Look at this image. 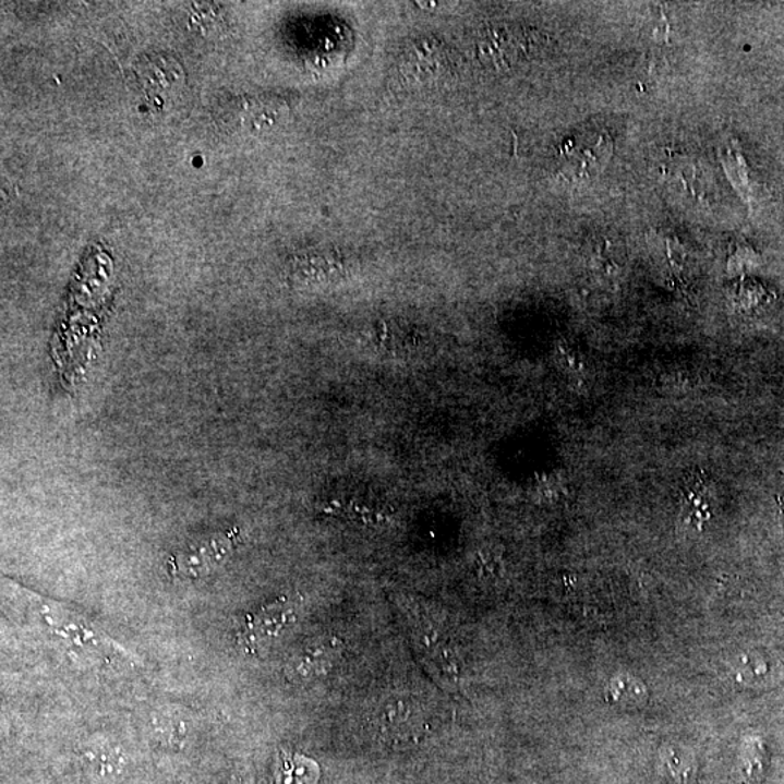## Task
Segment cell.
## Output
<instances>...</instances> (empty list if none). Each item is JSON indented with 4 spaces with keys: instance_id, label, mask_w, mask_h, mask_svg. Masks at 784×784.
I'll use <instances>...</instances> for the list:
<instances>
[{
    "instance_id": "8",
    "label": "cell",
    "mask_w": 784,
    "mask_h": 784,
    "mask_svg": "<svg viewBox=\"0 0 784 784\" xmlns=\"http://www.w3.org/2000/svg\"><path fill=\"white\" fill-rule=\"evenodd\" d=\"M341 643L337 639H319L302 648L295 660L291 661L288 674L292 678L311 680V678L326 674L333 667L340 654Z\"/></svg>"
},
{
    "instance_id": "4",
    "label": "cell",
    "mask_w": 784,
    "mask_h": 784,
    "mask_svg": "<svg viewBox=\"0 0 784 784\" xmlns=\"http://www.w3.org/2000/svg\"><path fill=\"white\" fill-rule=\"evenodd\" d=\"M233 532L195 539L170 559L172 572L183 578H201L216 571L233 551Z\"/></svg>"
},
{
    "instance_id": "14",
    "label": "cell",
    "mask_w": 784,
    "mask_h": 784,
    "mask_svg": "<svg viewBox=\"0 0 784 784\" xmlns=\"http://www.w3.org/2000/svg\"><path fill=\"white\" fill-rule=\"evenodd\" d=\"M776 505H777L779 523H781V528L784 533V497L783 496H776Z\"/></svg>"
},
{
    "instance_id": "11",
    "label": "cell",
    "mask_w": 784,
    "mask_h": 784,
    "mask_svg": "<svg viewBox=\"0 0 784 784\" xmlns=\"http://www.w3.org/2000/svg\"><path fill=\"white\" fill-rule=\"evenodd\" d=\"M279 784H314L317 781V769L311 761L300 756H282Z\"/></svg>"
},
{
    "instance_id": "10",
    "label": "cell",
    "mask_w": 784,
    "mask_h": 784,
    "mask_svg": "<svg viewBox=\"0 0 784 784\" xmlns=\"http://www.w3.org/2000/svg\"><path fill=\"white\" fill-rule=\"evenodd\" d=\"M712 516V490L707 481L695 479L683 489L680 520L686 526L703 530Z\"/></svg>"
},
{
    "instance_id": "12",
    "label": "cell",
    "mask_w": 784,
    "mask_h": 784,
    "mask_svg": "<svg viewBox=\"0 0 784 784\" xmlns=\"http://www.w3.org/2000/svg\"><path fill=\"white\" fill-rule=\"evenodd\" d=\"M86 764L89 765L92 772L99 774V776H109L121 768L122 759L120 752L111 750H94L87 752Z\"/></svg>"
},
{
    "instance_id": "13",
    "label": "cell",
    "mask_w": 784,
    "mask_h": 784,
    "mask_svg": "<svg viewBox=\"0 0 784 784\" xmlns=\"http://www.w3.org/2000/svg\"><path fill=\"white\" fill-rule=\"evenodd\" d=\"M744 664H746V668L741 670L743 680H748V678L751 680V678L764 676L769 672V665L763 660L747 659Z\"/></svg>"
},
{
    "instance_id": "7",
    "label": "cell",
    "mask_w": 784,
    "mask_h": 784,
    "mask_svg": "<svg viewBox=\"0 0 784 784\" xmlns=\"http://www.w3.org/2000/svg\"><path fill=\"white\" fill-rule=\"evenodd\" d=\"M135 74L140 85L148 98L160 99L178 92L185 82V72L181 63L172 56L156 55L144 56L135 65Z\"/></svg>"
},
{
    "instance_id": "5",
    "label": "cell",
    "mask_w": 784,
    "mask_h": 784,
    "mask_svg": "<svg viewBox=\"0 0 784 784\" xmlns=\"http://www.w3.org/2000/svg\"><path fill=\"white\" fill-rule=\"evenodd\" d=\"M227 122L243 133L261 134L284 124L288 107L272 95L242 96L229 104Z\"/></svg>"
},
{
    "instance_id": "3",
    "label": "cell",
    "mask_w": 784,
    "mask_h": 784,
    "mask_svg": "<svg viewBox=\"0 0 784 784\" xmlns=\"http://www.w3.org/2000/svg\"><path fill=\"white\" fill-rule=\"evenodd\" d=\"M612 153L613 140L606 131L581 130L560 147L564 172L574 179L593 178L606 168Z\"/></svg>"
},
{
    "instance_id": "6",
    "label": "cell",
    "mask_w": 784,
    "mask_h": 784,
    "mask_svg": "<svg viewBox=\"0 0 784 784\" xmlns=\"http://www.w3.org/2000/svg\"><path fill=\"white\" fill-rule=\"evenodd\" d=\"M297 620V606L287 599L262 607L246 616V624L240 632V642L248 651L255 652L269 646L289 625Z\"/></svg>"
},
{
    "instance_id": "1",
    "label": "cell",
    "mask_w": 784,
    "mask_h": 784,
    "mask_svg": "<svg viewBox=\"0 0 784 784\" xmlns=\"http://www.w3.org/2000/svg\"><path fill=\"white\" fill-rule=\"evenodd\" d=\"M541 43V37L532 29L511 22H497L480 31L477 51L481 63L494 72H511L532 60Z\"/></svg>"
},
{
    "instance_id": "9",
    "label": "cell",
    "mask_w": 784,
    "mask_h": 784,
    "mask_svg": "<svg viewBox=\"0 0 784 784\" xmlns=\"http://www.w3.org/2000/svg\"><path fill=\"white\" fill-rule=\"evenodd\" d=\"M375 721L385 738L406 739L415 738L422 729L423 720L413 704L397 700L385 704Z\"/></svg>"
},
{
    "instance_id": "2",
    "label": "cell",
    "mask_w": 784,
    "mask_h": 784,
    "mask_svg": "<svg viewBox=\"0 0 784 784\" xmlns=\"http://www.w3.org/2000/svg\"><path fill=\"white\" fill-rule=\"evenodd\" d=\"M397 69L407 86L414 89H436L455 76L457 59L448 44L442 39L420 37L402 48Z\"/></svg>"
}]
</instances>
